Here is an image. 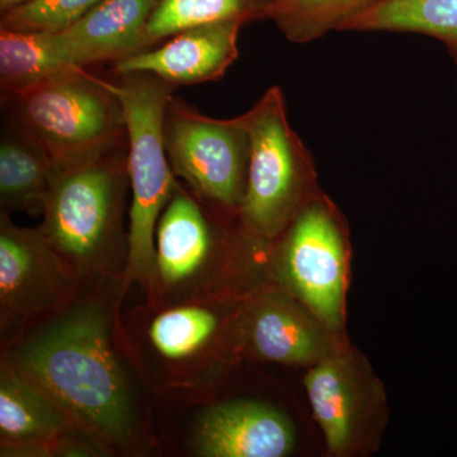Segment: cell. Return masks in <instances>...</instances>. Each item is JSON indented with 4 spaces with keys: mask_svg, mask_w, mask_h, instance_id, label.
<instances>
[{
    "mask_svg": "<svg viewBox=\"0 0 457 457\" xmlns=\"http://www.w3.org/2000/svg\"><path fill=\"white\" fill-rule=\"evenodd\" d=\"M121 278L84 282L64 308L2 339V362L46 394L102 456L155 445L121 318Z\"/></svg>",
    "mask_w": 457,
    "mask_h": 457,
    "instance_id": "6da1fadb",
    "label": "cell"
},
{
    "mask_svg": "<svg viewBox=\"0 0 457 457\" xmlns=\"http://www.w3.org/2000/svg\"><path fill=\"white\" fill-rule=\"evenodd\" d=\"M128 187L126 140L55 168L38 228L83 281L122 278L129 254L123 228Z\"/></svg>",
    "mask_w": 457,
    "mask_h": 457,
    "instance_id": "7a4b0ae2",
    "label": "cell"
},
{
    "mask_svg": "<svg viewBox=\"0 0 457 457\" xmlns=\"http://www.w3.org/2000/svg\"><path fill=\"white\" fill-rule=\"evenodd\" d=\"M117 77L104 82L121 104L128 141L131 204L122 284L126 293L139 285L144 294L154 267L156 225L179 185L164 143L165 112L176 87L152 74Z\"/></svg>",
    "mask_w": 457,
    "mask_h": 457,
    "instance_id": "3957f363",
    "label": "cell"
},
{
    "mask_svg": "<svg viewBox=\"0 0 457 457\" xmlns=\"http://www.w3.org/2000/svg\"><path fill=\"white\" fill-rule=\"evenodd\" d=\"M14 125L64 168L126 140L121 104L106 82L77 68L4 96Z\"/></svg>",
    "mask_w": 457,
    "mask_h": 457,
    "instance_id": "277c9868",
    "label": "cell"
},
{
    "mask_svg": "<svg viewBox=\"0 0 457 457\" xmlns=\"http://www.w3.org/2000/svg\"><path fill=\"white\" fill-rule=\"evenodd\" d=\"M240 119L251 137V161L239 219L246 234L270 242L309 203L312 155L291 128L281 87L267 89Z\"/></svg>",
    "mask_w": 457,
    "mask_h": 457,
    "instance_id": "5b68a950",
    "label": "cell"
},
{
    "mask_svg": "<svg viewBox=\"0 0 457 457\" xmlns=\"http://www.w3.org/2000/svg\"><path fill=\"white\" fill-rule=\"evenodd\" d=\"M123 327L132 360L153 392L197 395L212 378L224 332L216 302L144 305Z\"/></svg>",
    "mask_w": 457,
    "mask_h": 457,
    "instance_id": "8992f818",
    "label": "cell"
},
{
    "mask_svg": "<svg viewBox=\"0 0 457 457\" xmlns=\"http://www.w3.org/2000/svg\"><path fill=\"white\" fill-rule=\"evenodd\" d=\"M222 218L179 182L156 225L154 267L144 305L162 309L218 300L225 253Z\"/></svg>",
    "mask_w": 457,
    "mask_h": 457,
    "instance_id": "52a82bcc",
    "label": "cell"
},
{
    "mask_svg": "<svg viewBox=\"0 0 457 457\" xmlns=\"http://www.w3.org/2000/svg\"><path fill=\"white\" fill-rule=\"evenodd\" d=\"M171 170L213 212L239 216L251 161V137L240 116H206L173 95L164 120Z\"/></svg>",
    "mask_w": 457,
    "mask_h": 457,
    "instance_id": "ba28073f",
    "label": "cell"
},
{
    "mask_svg": "<svg viewBox=\"0 0 457 457\" xmlns=\"http://www.w3.org/2000/svg\"><path fill=\"white\" fill-rule=\"evenodd\" d=\"M37 228H20L0 212V329L2 339L64 308L84 285Z\"/></svg>",
    "mask_w": 457,
    "mask_h": 457,
    "instance_id": "9c48e42d",
    "label": "cell"
},
{
    "mask_svg": "<svg viewBox=\"0 0 457 457\" xmlns=\"http://www.w3.org/2000/svg\"><path fill=\"white\" fill-rule=\"evenodd\" d=\"M279 272L291 291L329 328L341 327L345 291V245L330 207L312 200L288 225Z\"/></svg>",
    "mask_w": 457,
    "mask_h": 457,
    "instance_id": "30bf717a",
    "label": "cell"
},
{
    "mask_svg": "<svg viewBox=\"0 0 457 457\" xmlns=\"http://www.w3.org/2000/svg\"><path fill=\"white\" fill-rule=\"evenodd\" d=\"M2 457L102 456L59 405L0 363Z\"/></svg>",
    "mask_w": 457,
    "mask_h": 457,
    "instance_id": "8fae6325",
    "label": "cell"
},
{
    "mask_svg": "<svg viewBox=\"0 0 457 457\" xmlns=\"http://www.w3.org/2000/svg\"><path fill=\"white\" fill-rule=\"evenodd\" d=\"M240 22L210 23L170 36L156 47L113 62L114 73H146L171 86H195L224 77L239 56Z\"/></svg>",
    "mask_w": 457,
    "mask_h": 457,
    "instance_id": "7c38bea8",
    "label": "cell"
},
{
    "mask_svg": "<svg viewBox=\"0 0 457 457\" xmlns=\"http://www.w3.org/2000/svg\"><path fill=\"white\" fill-rule=\"evenodd\" d=\"M237 350L282 365H311L330 357L320 327L278 293L262 294L236 324Z\"/></svg>",
    "mask_w": 457,
    "mask_h": 457,
    "instance_id": "4fadbf2b",
    "label": "cell"
},
{
    "mask_svg": "<svg viewBox=\"0 0 457 457\" xmlns=\"http://www.w3.org/2000/svg\"><path fill=\"white\" fill-rule=\"evenodd\" d=\"M293 426L269 404L233 402L206 409L192 428L191 446L204 457H282L294 449Z\"/></svg>",
    "mask_w": 457,
    "mask_h": 457,
    "instance_id": "5bb4252c",
    "label": "cell"
},
{
    "mask_svg": "<svg viewBox=\"0 0 457 457\" xmlns=\"http://www.w3.org/2000/svg\"><path fill=\"white\" fill-rule=\"evenodd\" d=\"M158 0H101L60 32L78 68L116 62L149 49L147 25Z\"/></svg>",
    "mask_w": 457,
    "mask_h": 457,
    "instance_id": "9a60e30c",
    "label": "cell"
},
{
    "mask_svg": "<svg viewBox=\"0 0 457 457\" xmlns=\"http://www.w3.org/2000/svg\"><path fill=\"white\" fill-rule=\"evenodd\" d=\"M55 165L44 147L13 123L0 143V203L5 212L44 213Z\"/></svg>",
    "mask_w": 457,
    "mask_h": 457,
    "instance_id": "2e32d148",
    "label": "cell"
},
{
    "mask_svg": "<svg viewBox=\"0 0 457 457\" xmlns=\"http://www.w3.org/2000/svg\"><path fill=\"white\" fill-rule=\"evenodd\" d=\"M338 31L420 33L444 42L457 65V0H374Z\"/></svg>",
    "mask_w": 457,
    "mask_h": 457,
    "instance_id": "e0dca14e",
    "label": "cell"
},
{
    "mask_svg": "<svg viewBox=\"0 0 457 457\" xmlns=\"http://www.w3.org/2000/svg\"><path fill=\"white\" fill-rule=\"evenodd\" d=\"M60 32L0 29V83L3 96L77 69ZM83 69V68H82Z\"/></svg>",
    "mask_w": 457,
    "mask_h": 457,
    "instance_id": "ac0fdd59",
    "label": "cell"
},
{
    "mask_svg": "<svg viewBox=\"0 0 457 457\" xmlns=\"http://www.w3.org/2000/svg\"><path fill=\"white\" fill-rule=\"evenodd\" d=\"M306 392L332 453L347 449L354 432L357 399L347 362L337 357L318 362L305 378Z\"/></svg>",
    "mask_w": 457,
    "mask_h": 457,
    "instance_id": "d6986e66",
    "label": "cell"
},
{
    "mask_svg": "<svg viewBox=\"0 0 457 457\" xmlns=\"http://www.w3.org/2000/svg\"><path fill=\"white\" fill-rule=\"evenodd\" d=\"M278 0H158L147 25L149 49L192 27L270 20Z\"/></svg>",
    "mask_w": 457,
    "mask_h": 457,
    "instance_id": "ffe728a7",
    "label": "cell"
},
{
    "mask_svg": "<svg viewBox=\"0 0 457 457\" xmlns=\"http://www.w3.org/2000/svg\"><path fill=\"white\" fill-rule=\"evenodd\" d=\"M374 0H278L270 21L294 44H306L338 31L348 18Z\"/></svg>",
    "mask_w": 457,
    "mask_h": 457,
    "instance_id": "44dd1931",
    "label": "cell"
},
{
    "mask_svg": "<svg viewBox=\"0 0 457 457\" xmlns=\"http://www.w3.org/2000/svg\"><path fill=\"white\" fill-rule=\"evenodd\" d=\"M101 0H31L2 13L0 29L23 32H62Z\"/></svg>",
    "mask_w": 457,
    "mask_h": 457,
    "instance_id": "7402d4cb",
    "label": "cell"
},
{
    "mask_svg": "<svg viewBox=\"0 0 457 457\" xmlns=\"http://www.w3.org/2000/svg\"><path fill=\"white\" fill-rule=\"evenodd\" d=\"M29 2H31V0H0V11L4 13V12L20 7V5L26 4Z\"/></svg>",
    "mask_w": 457,
    "mask_h": 457,
    "instance_id": "603a6c76",
    "label": "cell"
}]
</instances>
